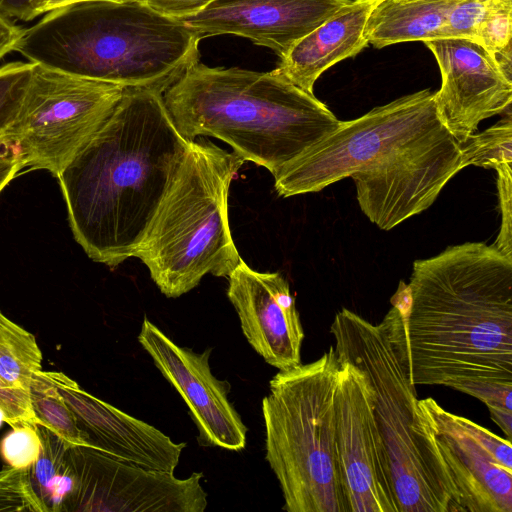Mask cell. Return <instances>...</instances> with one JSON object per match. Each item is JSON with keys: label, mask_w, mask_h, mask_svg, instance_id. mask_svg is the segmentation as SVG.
Wrapping results in <instances>:
<instances>
[{"label": "cell", "mask_w": 512, "mask_h": 512, "mask_svg": "<svg viewBox=\"0 0 512 512\" xmlns=\"http://www.w3.org/2000/svg\"><path fill=\"white\" fill-rule=\"evenodd\" d=\"M462 512H512V446L472 420L419 400Z\"/></svg>", "instance_id": "cell-13"}, {"label": "cell", "mask_w": 512, "mask_h": 512, "mask_svg": "<svg viewBox=\"0 0 512 512\" xmlns=\"http://www.w3.org/2000/svg\"><path fill=\"white\" fill-rule=\"evenodd\" d=\"M227 296L241 330L266 363L287 371L301 363L305 337L295 299L278 272H258L243 260L228 276Z\"/></svg>", "instance_id": "cell-16"}, {"label": "cell", "mask_w": 512, "mask_h": 512, "mask_svg": "<svg viewBox=\"0 0 512 512\" xmlns=\"http://www.w3.org/2000/svg\"><path fill=\"white\" fill-rule=\"evenodd\" d=\"M459 1L378 0L367 19L364 36L376 48L437 39Z\"/></svg>", "instance_id": "cell-21"}, {"label": "cell", "mask_w": 512, "mask_h": 512, "mask_svg": "<svg viewBox=\"0 0 512 512\" xmlns=\"http://www.w3.org/2000/svg\"><path fill=\"white\" fill-rule=\"evenodd\" d=\"M351 0H213L180 21L199 39L233 34L271 49L280 59Z\"/></svg>", "instance_id": "cell-17"}, {"label": "cell", "mask_w": 512, "mask_h": 512, "mask_svg": "<svg viewBox=\"0 0 512 512\" xmlns=\"http://www.w3.org/2000/svg\"><path fill=\"white\" fill-rule=\"evenodd\" d=\"M37 429L42 448L28 470V478L43 512H63L76 487L72 445L43 425H37Z\"/></svg>", "instance_id": "cell-22"}, {"label": "cell", "mask_w": 512, "mask_h": 512, "mask_svg": "<svg viewBox=\"0 0 512 512\" xmlns=\"http://www.w3.org/2000/svg\"><path fill=\"white\" fill-rule=\"evenodd\" d=\"M497 171V189L501 211V225L495 242L491 245L512 260V168L504 164Z\"/></svg>", "instance_id": "cell-30"}, {"label": "cell", "mask_w": 512, "mask_h": 512, "mask_svg": "<svg viewBox=\"0 0 512 512\" xmlns=\"http://www.w3.org/2000/svg\"><path fill=\"white\" fill-rule=\"evenodd\" d=\"M93 449L147 469L174 473L186 443L83 390L62 372L46 371Z\"/></svg>", "instance_id": "cell-18"}, {"label": "cell", "mask_w": 512, "mask_h": 512, "mask_svg": "<svg viewBox=\"0 0 512 512\" xmlns=\"http://www.w3.org/2000/svg\"><path fill=\"white\" fill-rule=\"evenodd\" d=\"M21 170L15 147L0 134V193Z\"/></svg>", "instance_id": "cell-32"}, {"label": "cell", "mask_w": 512, "mask_h": 512, "mask_svg": "<svg viewBox=\"0 0 512 512\" xmlns=\"http://www.w3.org/2000/svg\"><path fill=\"white\" fill-rule=\"evenodd\" d=\"M11 428L0 441V456L9 467L28 470L37 461L42 448L37 425Z\"/></svg>", "instance_id": "cell-26"}, {"label": "cell", "mask_w": 512, "mask_h": 512, "mask_svg": "<svg viewBox=\"0 0 512 512\" xmlns=\"http://www.w3.org/2000/svg\"><path fill=\"white\" fill-rule=\"evenodd\" d=\"M491 0H460L451 10L437 39L465 38L477 42Z\"/></svg>", "instance_id": "cell-29"}, {"label": "cell", "mask_w": 512, "mask_h": 512, "mask_svg": "<svg viewBox=\"0 0 512 512\" xmlns=\"http://www.w3.org/2000/svg\"><path fill=\"white\" fill-rule=\"evenodd\" d=\"M512 0H491L477 42L492 55L511 48Z\"/></svg>", "instance_id": "cell-27"}, {"label": "cell", "mask_w": 512, "mask_h": 512, "mask_svg": "<svg viewBox=\"0 0 512 512\" xmlns=\"http://www.w3.org/2000/svg\"><path fill=\"white\" fill-rule=\"evenodd\" d=\"M423 43L441 74V87L434 92L439 120L459 144L482 120L511 110L512 78L480 43L465 38Z\"/></svg>", "instance_id": "cell-14"}, {"label": "cell", "mask_w": 512, "mask_h": 512, "mask_svg": "<svg viewBox=\"0 0 512 512\" xmlns=\"http://www.w3.org/2000/svg\"><path fill=\"white\" fill-rule=\"evenodd\" d=\"M2 423H5V413L3 409L0 407V427L2 426Z\"/></svg>", "instance_id": "cell-36"}, {"label": "cell", "mask_w": 512, "mask_h": 512, "mask_svg": "<svg viewBox=\"0 0 512 512\" xmlns=\"http://www.w3.org/2000/svg\"><path fill=\"white\" fill-rule=\"evenodd\" d=\"M191 141L162 93L125 88L113 113L57 176L76 242L114 268L134 257Z\"/></svg>", "instance_id": "cell-1"}, {"label": "cell", "mask_w": 512, "mask_h": 512, "mask_svg": "<svg viewBox=\"0 0 512 512\" xmlns=\"http://www.w3.org/2000/svg\"><path fill=\"white\" fill-rule=\"evenodd\" d=\"M339 361L336 447L350 512H399L371 385L361 369Z\"/></svg>", "instance_id": "cell-12"}, {"label": "cell", "mask_w": 512, "mask_h": 512, "mask_svg": "<svg viewBox=\"0 0 512 512\" xmlns=\"http://www.w3.org/2000/svg\"><path fill=\"white\" fill-rule=\"evenodd\" d=\"M75 491L65 511L204 512L202 472L186 479L147 469L85 446H71Z\"/></svg>", "instance_id": "cell-11"}, {"label": "cell", "mask_w": 512, "mask_h": 512, "mask_svg": "<svg viewBox=\"0 0 512 512\" xmlns=\"http://www.w3.org/2000/svg\"><path fill=\"white\" fill-rule=\"evenodd\" d=\"M29 397L33 413L40 425L71 445L92 448L88 436L79 428L73 412L46 371L41 369L33 373Z\"/></svg>", "instance_id": "cell-23"}, {"label": "cell", "mask_w": 512, "mask_h": 512, "mask_svg": "<svg viewBox=\"0 0 512 512\" xmlns=\"http://www.w3.org/2000/svg\"><path fill=\"white\" fill-rule=\"evenodd\" d=\"M138 341L186 403L199 433L198 443L243 450L247 427L229 401V382L217 379L211 371V349L197 353L181 347L146 317Z\"/></svg>", "instance_id": "cell-15"}, {"label": "cell", "mask_w": 512, "mask_h": 512, "mask_svg": "<svg viewBox=\"0 0 512 512\" xmlns=\"http://www.w3.org/2000/svg\"><path fill=\"white\" fill-rule=\"evenodd\" d=\"M405 330L413 384L512 385V260L468 242L416 260Z\"/></svg>", "instance_id": "cell-2"}, {"label": "cell", "mask_w": 512, "mask_h": 512, "mask_svg": "<svg viewBox=\"0 0 512 512\" xmlns=\"http://www.w3.org/2000/svg\"><path fill=\"white\" fill-rule=\"evenodd\" d=\"M124 89L34 63L19 111L2 135L22 169L57 177L110 117Z\"/></svg>", "instance_id": "cell-8"}, {"label": "cell", "mask_w": 512, "mask_h": 512, "mask_svg": "<svg viewBox=\"0 0 512 512\" xmlns=\"http://www.w3.org/2000/svg\"><path fill=\"white\" fill-rule=\"evenodd\" d=\"M330 333L338 359L361 369L371 385L399 512H462L411 380L405 310L392 305L374 324L342 308Z\"/></svg>", "instance_id": "cell-5"}, {"label": "cell", "mask_w": 512, "mask_h": 512, "mask_svg": "<svg viewBox=\"0 0 512 512\" xmlns=\"http://www.w3.org/2000/svg\"><path fill=\"white\" fill-rule=\"evenodd\" d=\"M339 369L331 346L313 362L279 371L262 400L266 460L288 512H350L336 447Z\"/></svg>", "instance_id": "cell-7"}, {"label": "cell", "mask_w": 512, "mask_h": 512, "mask_svg": "<svg viewBox=\"0 0 512 512\" xmlns=\"http://www.w3.org/2000/svg\"><path fill=\"white\" fill-rule=\"evenodd\" d=\"M244 162L208 140L191 141L134 256L166 297L188 293L208 273L228 278L242 260L230 231L228 195Z\"/></svg>", "instance_id": "cell-6"}, {"label": "cell", "mask_w": 512, "mask_h": 512, "mask_svg": "<svg viewBox=\"0 0 512 512\" xmlns=\"http://www.w3.org/2000/svg\"><path fill=\"white\" fill-rule=\"evenodd\" d=\"M25 30L0 12V59L11 51H16Z\"/></svg>", "instance_id": "cell-34"}, {"label": "cell", "mask_w": 512, "mask_h": 512, "mask_svg": "<svg viewBox=\"0 0 512 512\" xmlns=\"http://www.w3.org/2000/svg\"><path fill=\"white\" fill-rule=\"evenodd\" d=\"M378 0H351L297 41L276 68L288 81L309 94L330 67L359 54L367 45V19Z\"/></svg>", "instance_id": "cell-19"}, {"label": "cell", "mask_w": 512, "mask_h": 512, "mask_svg": "<svg viewBox=\"0 0 512 512\" xmlns=\"http://www.w3.org/2000/svg\"><path fill=\"white\" fill-rule=\"evenodd\" d=\"M434 92L421 90L340 125L273 177L282 197L318 192L352 177L440 124Z\"/></svg>", "instance_id": "cell-9"}, {"label": "cell", "mask_w": 512, "mask_h": 512, "mask_svg": "<svg viewBox=\"0 0 512 512\" xmlns=\"http://www.w3.org/2000/svg\"><path fill=\"white\" fill-rule=\"evenodd\" d=\"M43 0H0V12L7 17L30 21L40 16L39 9Z\"/></svg>", "instance_id": "cell-33"}, {"label": "cell", "mask_w": 512, "mask_h": 512, "mask_svg": "<svg viewBox=\"0 0 512 512\" xmlns=\"http://www.w3.org/2000/svg\"><path fill=\"white\" fill-rule=\"evenodd\" d=\"M461 161L460 144L440 123L351 177L359 207L390 230L429 208Z\"/></svg>", "instance_id": "cell-10"}, {"label": "cell", "mask_w": 512, "mask_h": 512, "mask_svg": "<svg viewBox=\"0 0 512 512\" xmlns=\"http://www.w3.org/2000/svg\"><path fill=\"white\" fill-rule=\"evenodd\" d=\"M88 1H98V0H43L40 5L39 13H40V15H42V14L48 13L50 11H54V10L61 9V8L67 7V6H71V5H74L77 3L88 2Z\"/></svg>", "instance_id": "cell-35"}, {"label": "cell", "mask_w": 512, "mask_h": 512, "mask_svg": "<svg viewBox=\"0 0 512 512\" xmlns=\"http://www.w3.org/2000/svg\"><path fill=\"white\" fill-rule=\"evenodd\" d=\"M460 147L462 169L470 165L496 169L504 164H512L511 110L493 126L472 134Z\"/></svg>", "instance_id": "cell-24"}, {"label": "cell", "mask_w": 512, "mask_h": 512, "mask_svg": "<svg viewBox=\"0 0 512 512\" xmlns=\"http://www.w3.org/2000/svg\"><path fill=\"white\" fill-rule=\"evenodd\" d=\"M42 353L33 334L0 311V407L5 423L39 425L29 397L34 372L41 370Z\"/></svg>", "instance_id": "cell-20"}, {"label": "cell", "mask_w": 512, "mask_h": 512, "mask_svg": "<svg viewBox=\"0 0 512 512\" xmlns=\"http://www.w3.org/2000/svg\"><path fill=\"white\" fill-rule=\"evenodd\" d=\"M177 131L187 140L211 136L273 176L333 132L340 120L314 94L274 69L191 65L163 94Z\"/></svg>", "instance_id": "cell-3"}, {"label": "cell", "mask_w": 512, "mask_h": 512, "mask_svg": "<svg viewBox=\"0 0 512 512\" xmlns=\"http://www.w3.org/2000/svg\"><path fill=\"white\" fill-rule=\"evenodd\" d=\"M34 63L11 62L0 67V134L15 119L27 90Z\"/></svg>", "instance_id": "cell-25"}, {"label": "cell", "mask_w": 512, "mask_h": 512, "mask_svg": "<svg viewBox=\"0 0 512 512\" xmlns=\"http://www.w3.org/2000/svg\"><path fill=\"white\" fill-rule=\"evenodd\" d=\"M199 42L180 20L138 0H98L46 13L16 51L64 72L163 94L199 61Z\"/></svg>", "instance_id": "cell-4"}, {"label": "cell", "mask_w": 512, "mask_h": 512, "mask_svg": "<svg viewBox=\"0 0 512 512\" xmlns=\"http://www.w3.org/2000/svg\"><path fill=\"white\" fill-rule=\"evenodd\" d=\"M28 470L7 466L0 471V511L43 512L32 490Z\"/></svg>", "instance_id": "cell-28"}, {"label": "cell", "mask_w": 512, "mask_h": 512, "mask_svg": "<svg viewBox=\"0 0 512 512\" xmlns=\"http://www.w3.org/2000/svg\"><path fill=\"white\" fill-rule=\"evenodd\" d=\"M155 12L181 20L197 14L213 0H138Z\"/></svg>", "instance_id": "cell-31"}]
</instances>
